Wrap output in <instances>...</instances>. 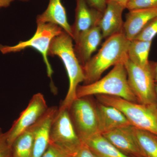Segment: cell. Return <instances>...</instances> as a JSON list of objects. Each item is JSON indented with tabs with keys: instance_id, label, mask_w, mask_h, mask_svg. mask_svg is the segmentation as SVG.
Segmentation results:
<instances>
[{
	"instance_id": "1",
	"label": "cell",
	"mask_w": 157,
	"mask_h": 157,
	"mask_svg": "<svg viewBox=\"0 0 157 157\" xmlns=\"http://www.w3.org/2000/svg\"><path fill=\"white\" fill-rule=\"evenodd\" d=\"M130 42L123 31L106 39L98 53L82 67L84 76L83 85L98 81L104 71L111 66L124 63L128 58Z\"/></svg>"
},
{
	"instance_id": "2",
	"label": "cell",
	"mask_w": 157,
	"mask_h": 157,
	"mask_svg": "<svg viewBox=\"0 0 157 157\" xmlns=\"http://www.w3.org/2000/svg\"><path fill=\"white\" fill-rule=\"evenodd\" d=\"M73 40L70 35L63 31L52 41L48 53L50 56H56L60 58L67 70L69 80V89L60 107L68 109L76 98L77 87L84 79L82 66L75 54Z\"/></svg>"
},
{
	"instance_id": "3",
	"label": "cell",
	"mask_w": 157,
	"mask_h": 157,
	"mask_svg": "<svg viewBox=\"0 0 157 157\" xmlns=\"http://www.w3.org/2000/svg\"><path fill=\"white\" fill-rule=\"evenodd\" d=\"M98 95L119 97L137 103V98L129 86L124 63L115 65L106 76L91 84L78 85L76 98Z\"/></svg>"
},
{
	"instance_id": "4",
	"label": "cell",
	"mask_w": 157,
	"mask_h": 157,
	"mask_svg": "<svg viewBox=\"0 0 157 157\" xmlns=\"http://www.w3.org/2000/svg\"><path fill=\"white\" fill-rule=\"evenodd\" d=\"M98 102L122 113L132 126L157 135V106L135 103L115 96L96 95Z\"/></svg>"
},
{
	"instance_id": "5",
	"label": "cell",
	"mask_w": 157,
	"mask_h": 157,
	"mask_svg": "<svg viewBox=\"0 0 157 157\" xmlns=\"http://www.w3.org/2000/svg\"><path fill=\"white\" fill-rule=\"evenodd\" d=\"M49 144L55 146L67 157H72L82 144L76 133L69 109L59 107L51 125Z\"/></svg>"
},
{
	"instance_id": "6",
	"label": "cell",
	"mask_w": 157,
	"mask_h": 157,
	"mask_svg": "<svg viewBox=\"0 0 157 157\" xmlns=\"http://www.w3.org/2000/svg\"><path fill=\"white\" fill-rule=\"evenodd\" d=\"M37 24L36 30L31 39L21 41L13 46L0 45V51L3 54H7L18 52L29 48L36 49L42 55L48 76L51 78L53 71L48 59V51L54 38L59 35L63 30L58 25L53 24Z\"/></svg>"
},
{
	"instance_id": "7",
	"label": "cell",
	"mask_w": 157,
	"mask_h": 157,
	"mask_svg": "<svg viewBox=\"0 0 157 157\" xmlns=\"http://www.w3.org/2000/svg\"><path fill=\"white\" fill-rule=\"evenodd\" d=\"M129 86L138 103L157 105L155 82L151 64L141 67L135 64L128 59L124 62Z\"/></svg>"
},
{
	"instance_id": "8",
	"label": "cell",
	"mask_w": 157,
	"mask_h": 157,
	"mask_svg": "<svg viewBox=\"0 0 157 157\" xmlns=\"http://www.w3.org/2000/svg\"><path fill=\"white\" fill-rule=\"evenodd\" d=\"M89 98H76L69 109L73 126L82 142L100 133L96 104Z\"/></svg>"
},
{
	"instance_id": "9",
	"label": "cell",
	"mask_w": 157,
	"mask_h": 157,
	"mask_svg": "<svg viewBox=\"0 0 157 157\" xmlns=\"http://www.w3.org/2000/svg\"><path fill=\"white\" fill-rule=\"evenodd\" d=\"M47 106L45 98L41 93L34 94L28 105L19 117L14 121L8 132H5L8 142L11 145L13 141L22 132L33 125L47 111Z\"/></svg>"
},
{
	"instance_id": "10",
	"label": "cell",
	"mask_w": 157,
	"mask_h": 157,
	"mask_svg": "<svg viewBox=\"0 0 157 157\" xmlns=\"http://www.w3.org/2000/svg\"><path fill=\"white\" fill-rule=\"evenodd\" d=\"M103 13L91 7L87 0H76L75 21L71 25L75 40L82 32L98 26Z\"/></svg>"
},
{
	"instance_id": "11",
	"label": "cell",
	"mask_w": 157,
	"mask_h": 157,
	"mask_svg": "<svg viewBox=\"0 0 157 157\" xmlns=\"http://www.w3.org/2000/svg\"><path fill=\"white\" fill-rule=\"evenodd\" d=\"M102 135L125 154L133 157H144L136 140L133 126L113 129Z\"/></svg>"
},
{
	"instance_id": "12",
	"label": "cell",
	"mask_w": 157,
	"mask_h": 157,
	"mask_svg": "<svg viewBox=\"0 0 157 157\" xmlns=\"http://www.w3.org/2000/svg\"><path fill=\"white\" fill-rule=\"evenodd\" d=\"M103 39L101 29L96 26L82 32L74 40V52L82 67L89 61Z\"/></svg>"
},
{
	"instance_id": "13",
	"label": "cell",
	"mask_w": 157,
	"mask_h": 157,
	"mask_svg": "<svg viewBox=\"0 0 157 157\" xmlns=\"http://www.w3.org/2000/svg\"><path fill=\"white\" fill-rule=\"evenodd\" d=\"M125 9L124 6L112 0H108L98 25L103 39H107L123 32L124 22L122 14Z\"/></svg>"
},
{
	"instance_id": "14",
	"label": "cell",
	"mask_w": 157,
	"mask_h": 157,
	"mask_svg": "<svg viewBox=\"0 0 157 157\" xmlns=\"http://www.w3.org/2000/svg\"><path fill=\"white\" fill-rule=\"evenodd\" d=\"M96 108L100 134L132 125L123 113L115 107L98 102L96 104Z\"/></svg>"
},
{
	"instance_id": "15",
	"label": "cell",
	"mask_w": 157,
	"mask_h": 157,
	"mask_svg": "<svg viewBox=\"0 0 157 157\" xmlns=\"http://www.w3.org/2000/svg\"><path fill=\"white\" fill-rule=\"evenodd\" d=\"M157 17V8L131 10L126 14L123 32L129 40H133L145 25Z\"/></svg>"
},
{
	"instance_id": "16",
	"label": "cell",
	"mask_w": 157,
	"mask_h": 157,
	"mask_svg": "<svg viewBox=\"0 0 157 157\" xmlns=\"http://www.w3.org/2000/svg\"><path fill=\"white\" fill-rule=\"evenodd\" d=\"M58 109L55 106L48 107L45 114L38 121L33 157H42L48 148L51 125Z\"/></svg>"
},
{
	"instance_id": "17",
	"label": "cell",
	"mask_w": 157,
	"mask_h": 157,
	"mask_svg": "<svg viewBox=\"0 0 157 157\" xmlns=\"http://www.w3.org/2000/svg\"><path fill=\"white\" fill-rule=\"evenodd\" d=\"M36 22L56 25L72 37L71 25L68 22L66 9L61 0H49L47 9L37 16Z\"/></svg>"
},
{
	"instance_id": "18",
	"label": "cell",
	"mask_w": 157,
	"mask_h": 157,
	"mask_svg": "<svg viewBox=\"0 0 157 157\" xmlns=\"http://www.w3.org/2000/svg\"><path fill=\"white\" fill-rule=\"evenodd\" d=\"M38 121L22 132L11 144V157H33Z\"/></svg>"
},
{
	"instance_id": "19",
	"label": "cell",
	"mask_w": 157,
	"mask_h": 157,
	"mask_svg": "<svg viewBox=\"0 0 157 157\" xmlns=\"http://www.w3.org/2000/svg\"><path fill=\"white\" fill-rule=\"evenodd\" d=\"M82 143L87 145L98 157H131L119 150L100 133Z\"/></svg>"
},
{
	"instance_id": "20",
	"label": "cell",
	"mask_w": 157,
	"mask_h": 157,
	"mask_svg": "<svg viewBox=\"0 0 157 157\" xmlns=\"http://www.w3.org/2000/svg\"><path fill=\"white\" fill-rule=\"evenodd\" d=\"M151 43L152 41L131 40L128 51V59L135 64L147 67L150 64L148 56Z\"/></svg>"
},
{
	"instance_id": "21",
	"label": "cell",
	"mask_w": 157,
	"mask_h": 157,
	"mask_svg": "<svg viewBox=\"0 0 157 157\" xmlns=\"http://www.w3.org/2000/svg\"><path fill=\"white\" fill-rule=\"evenodd\" d=\"M134 133L144 157H157V135L133 126Z\"/></svg>"
},
{
	"instance_id": "22",
	"label": "cell",
	"mask_w": 157,
	"mask_h": 157,
	"mask_svg": "<svg viewBox=\"0 0 157 157\" xmlns=\"http://www.w3.org/2000/svg\"><path fill=\"white\" fill-rule=\"evenodd\" d=\"M157 34V17L150 21L135 39L142 41H152Z\"/></svg>"
},
{
	"instance_id": "23",
	"label": "cell",
	"mask_w": 157,
	"mask_h": 157,
	"mask_svg": "<svg viewBox=\"0 0 157 157\" xmlns=\"http://www.w3.org/2000/svg\"><path fill=\"white\" fill-rule=\"evenodd\" d=\"M157 8V0H129L126 6L129 11Z\"/></svg>"
},
{
	"instance_id": "24",
	"label": "cell",
	"mask_w": 157,
	"mask_h": 157,
	"mask_svg": "<svg viewBox=\"0 0 157 157\" xmlns=\"http://www.w3.org/2000/svg\"><path fill=\"white\" fill-rule=\"evenodd\" d=\"M0 157H11V145L9 144L6 133L0 128Z\"/></svg>"
},
{
	"instance_id": "25",
	"label": "cell",
	"mask_w": 157,
	"mask_h": 157,
	"mask_svg": "<svg viewBox=\"0 0 157 157\" xmlns=\"http://www.w3.org/2000/svg\"><path fill=\"white\" fill-rule=\"evenodd\" d=\"M42 157H67L64 153L53 145L49 144Z\"/></svg>"
},
{
	"instance_id": "26",
	"label": "cell",
	"mask_w": 157,
	"mask_h": 157,
	"mask_svg": "<svg viewBox=\"0 0 157 157\" xmlns=\"http://www.w3.org/2000/svg\"><path fill=\"white\" fill-rule=\"evenodd\" d=\"M72 157H98L87 145L82 143L81 147L78 151Z\"/></svg>"
},
{
	"instance_id": "27",
	"label": "cell",
	"mask_w": 157,
	"mask_h": 157,
	"mask_svg": "<svg viewBox=\"0 0 157 157\" xmlns=\"http://www.w3.org/2000/svg\"><path fill=\"white\" fill-rule=\"evenodd\" d=\"M90 6L102 13L107 7L108 0H87Z\"/></svg>"
},
{
	"instance_id": "28",
	"label": "cell",
	"mask_w": 157,
	"mask_h": 157,
	"mask_svg": "<svg viewBox=\"0 0 157 157\" xmlns=\"http://www.w3.org/2000/svg\"><path fill=\"white\" fill-rule=\"evenodd\" d=\"M155 83H157V62H150Z\"/></svg>"
},
{
	"instance_id": "29",
	"label": "cell",
	"mask_w": 157,
	"mask_h": 157,
	"mask_svg": "<svg viewBox=\"0 0 157 157\" xmlns=\"http://www.w3.org/2000/svg\"><path fill=\"white\" fill-rule=\"evenodd\" d=\"M14 0H0V9L2 8H7L11 5Z\"/></svg>"
},
{
	"instance_id": "30",
	"label": "cell",
	"mask_w": 157,
	"mask_h": 157,
	"mask_svg": "<svg viewBox=\"0 0 157 157\" xmlns=\"http://www.w3.org/2000/svg\"><path fill=\"white\" fill-rule=\"evenodd\" d=\"M114 2H116L122 6H124L126 8V6L127 3L128 2L129 0H112Z\"/></svg>"
},
{
	"instance_id": "31",
	"label": "cell",
	"mask_w": 157,
	"mask_h": 157,
	"mask_svg": "<svg viewBox=\"0 0 157 157\" xmlns=\"http://www.w3.org/2000/svg\"><path fill=\"white\" fill-rule=\"evenodd\" d=\"M155 90L156 97L157 103V83H155Z\"/></svg>"
},
{
	"instance_id": "32",
	"label": "cell",
	"mask_w": 157,
	"mask_h": 157,
	"mask_svg": "<svg viewBox=\"0 0 157 157\" xmlns=\"http://www.w3.org/2000/svg\"><path fill=\"white\" fill-rule=\"evenodd\" d=\"M19 1H21V2H26L30 1V0H19Z\"/></svg>"
}]
</instances>
